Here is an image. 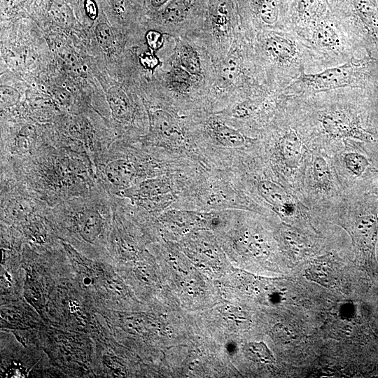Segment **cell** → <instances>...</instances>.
I'll return each instance as SVG.
<instances>
[{
    "mask_svg": "<svg viewBox=\"0 0 378 378\" xmlns=\"http://www.w3.org/2000/svg\"><path fill=\"white\" fill-rule=\"evenodd\" d=\"M368 62L353 57L349 60L317 73L302 71L286 88L296 92H328L358 87L365 79Z\"/></svg>",
    "mask_w": 378,
    "mask_h": 378,
    "instance_id": "8992f818",
    "label": "cell"
},
{
    "mask_svg": "<svg viewBox=\"0 0 378 378\" xmlns=\"http://www.w3.org/2000/svg\"><path fill=\"white\" fill-rule=\"evenodd\" d=\"M1 174L13 178L22 190L50 207L87 195L99 186L87 152L61 137L24 158L1 160Z\"/></svg>",
    "mask_w": 378,
    "mask_h": 378,
    "instance_id": "6da1fadb",
    "label": "cell"
},
{
    "mask_svg": "<svg viewBox=\"0 0 378 378\" xmlns=\"http://www.w3.org/2000/svg\"><path fill=\"white\" fill-rule=\"evenodd\" d=\"M99 185L116 195L149 178L186 170V160H174L138 139H116L94 163Z\"/></svg>",
    "mask_w": 378,
    "mask_h": 378,
    "instance_id": "7a4b0ae2",
    "label": "cell"
},
{
    "mask_svg": "<svg viewBox=\"0 0 378 378\" xmlns=\"http://www.w3.org/2000/svg\"><path fill=\"white\" fill-rule=\"evenodd\" d=\"M85 10L87 15L91 20H94L97 16V8L93 0H85Z\"/></svg>",
    "mask_w": 378,
    "mask_h": 378,
    "instance_id": "d4e9b609",
    "label": "cell"
},
{
    "mask_svg": "<svg viewBox=\"0 0 378 378\" xmlns=\"http://www.w3.org/2000/svg\"><path fill=\"white\" fill-rule=\"evenodd\" d=\"M169 0H150V4L154 8H159L163 6Z\"/></svg>",
    "mask_w": 378,
    "mask_h": 378,
    "instance_id": "83f0119b",
    "label": "cell"
},
{
    "mask_svg": "<svg viewBox=\"0 0 378 378\" xmlns=\"http://www.w3.org/2000/svg\"><path fill=\"white\" fill-rule=\"evenodd\" d=\"M49 12L52 19L60 24L69 26L74 20L71 9L62 0H55Z\"/></svg>",
    "mask_w": 378,
    "mask_h": 378,
    "instance_id": "ffe728a7",
    "label": "cell"
},
{
    "mask_svg": "<svg viewBox=\"0 0 378 378\" xmlns=\"http://www.w3.org/2000/svg\"><path fill=\"white\" fill-rule=\"evenodd\" d=\"M313 176L318 187L327 189L331 183V174L326 160L322 157H316L313 163Z\"/></svg>",
    "mask_w": 378,
    "mask_h": 378,
    "instance_id": "d6986e66",
    "label": "cell"
},
{
    "mask_svg": "<svg viewBox=\"0 0 378 378\" xmlns=\"http://www.w3.org/2000/svg\"><path fill=\"white\" fill-rule=\"evenodd\" d=\"M95 34L100 46L107 50H109L114 41L112 29L105 22L99 23L95 29Z\"/></svg>",
    "mask_w": 378,
    "mask_h": 378,
    "instance_id": "44dd1931",
    "label": "cell"
},
{
    "mask_svg": "<svg viewBox=\"0 0 378 378\" xmlns=\"http://www.w3.org/2000/svg\"><path fill=\"white\" fill-rule=\"evenodd\" d=\"M106 99L114 121L125 127L134 122L136 109L122 88L117 86L111 88L106 93Z\"/></svg>",
    "mask_w": 378,
    "mask_h": 378,
    "instance_id": "7c38bea8",
    "label": "cell"
},
{
    "mask_svg": "<svg viewBox=\"0 0 378 378\" xmlns=\"http://www.w3.org/2000/svg\"><path fill=\"white\" fill-rule=\"evenodd\" d=\"M20 94L18 92L8 86H2L1 88V108H7L15 105L20 100Z\"/></svg>",
    "mask_w": 378,
    "mask_h": 378,
    "instance_id": "7402d4cb",
    "label": "cell"
},
{
    "mask_svg": "<svg viewBox=\"0 0 378 378\" xmlns=\"http://www.w3.org/2000/svg\"><path fill=\"white\" fill-rule=\"evenodd\" d=\"M278 148L282 160L288 167L297 166L304 151L301 139L292 129L287 130L279 138Z\"/></svg>",
    "mask_w": 378,
    "mask_h": 378,
    "instance_id": "4fadbf2b",
    "label": "cell"
},
{
    "mask_svg": "<svg viewBox=\"0 0 378 378\" xmlns=\"http://www.w3.org/2000/svg\"><path fill=\"white\" fill-rule=\"evenodd\" d=\"M347 169L356 176H362L370 166L369 159L360 153H347L344 157Z\"/></svg>",
    "mask_w": 378,
    "mask_h": 378,
    "instance_id": "ac0fdd59",
    "label": "cell"
},
{
    "mask_svg": "<svg viewBox=\"0 0 378 378\" xmlns=\"http://www.w3.org/2000/svg\"><path fill=\"white\" fill-rule=\"evenodd\" d=\"M243 351L248 359L256 363L267 364L274 360L271 351L262 342L248 343L244 346Z\"/></svg>",
    "mask_w": 378,
    "mask_h": 378,
    "instance_id": "e0dca14e",
    "label": "cell"
},
{
    "mask_svg": "<svg viewBox=\"0 0 378 378\" xmlns=\"http://www.w3.org/2000/svg\"><path fill=\"white\" fill-rule=\"evenodd\" d=\"M112 196L99 185L90 193L50 207L48 217L80 241L97 243L113 220Z\"/></svg>",
    "mask_w": 378,
    "mask_h": 378,
    "instance_id": "5b68a950",
    "label": "cell"
},
{
    "mask_svg": "<svg viewBox=\"0 0 378 378\" xmlns=\"http://www.w3.org/2000/svg\"><path fill=\"white\" fill-rule=\"evenodd\" d=\"M110 4L118 15H121L125 11V5L126 0H109Z\"/></svg>",
    "mask_w": 378,
    "mask_h": 378,
    "instance_id": "4316f807",
    "label": "cell"
},
{
    "mask_svg": "<svg viewBox=\"0 0 378 378\" xmlns=\"http://www.w3.org/2000/svg\"><path fill=\"white\" fill-rule=\"evenodd\" d=\"M146 40L149 46L153 50L160 48L162 43V37L158 31L150 30L146 35Z\"/></svg>",
    "mask_w": 378,
    "mask_h": 378,
    "instance_id": "603a6c76",
    "label": "cell"
},
{
    "mask_svg": "<svg viewBox=\"0 0 378 378\" xmlns=\"http://www.w3.org/2000/svg\"><path fill=\"white\" fill-rule=\"evenodd\" d=\"M351 234L362 260L368 266L375 261L378 237V196L368 195L354 205Z\"/></svg>",
    "mask_w": 378,
    "mask_h": 378,
    "instance_id": "ba28073f",
    "label": "cell"
},
{
    "mask_svg": "<svg viewBox=\"0 0 378 378\" xmlns=\"http://www.w3.org/2000/svg\"><path fill=\"white\" fill-rule=\"evenodd\" d=\"M195 78H197L192 76L179 64L173 67L167 76L172 91L178 93L188 92Z\"/></svg>",
    "mask_w": 378,
    "mask_h": 378,
    "instance_id": "2e32d148",
    "label": "cell"
},
{
    "mask_svg": "<svg viewBox=\"0 0 378 378\" xmlns=\"http://www.w3.org/2000/svg\"><path fill=\"white\" fill-rule=\"evenodd\" d=\"M255 59L270 76L272 85H288L304 71L310 59H317L312 49L296 34L286 29L258 32Z\"/></svg>",
    "mask_w": 378,
    "mask_h": 378,
    "instance_id": "277c9868",
    "label": "cell"
},
{
    "mask_svg": "<svg viewBox=\"0 0 378 378\" xmlns=\"http://www.w3.org/2000/svg\"><path fill=\"white\" fill-rule=\"evenodd\" d=\"M255 187L260 197L281 215L289 216L293 212V204L278 183L264 178L256 181Z\"/></svg>",
    "mask_w": 378,
    "mask_h": 378,
    "instance_id": "8fae6325",
    "label": "cell"
},
{
    "mask_svg": "<svg viewBox=\"0 0 378 378\" xmlns=\"http://www.w3.org/2000/svg\"><path fill=\"white\" fill-rule=\"evenodd\" d=\"M60 58L69 69L74 71L78 69V64L76 58L69 51L64 50L61 52Z\"/></svg>",
    "mask_w": 378,
    "mask_h": 378,
    "instance_id": "cb8c5ba5",
    "label": "cell"
},
{
    "mask_svg": "<svg viewBox=\"0 0 378 378\" xmlns=\"http://www.w3.org/2000/svg\"><path fill=\"white\" fill-rule=\"evenodd\" d=\"M258 207L226 170L204 167L190 178L171 208L200 211H256Z\"/></svg>",
    "mask_w": 378,
    "mask_h": 378,
    "instance_id": "3957f363",
    "label": "cell"
},
{
    "mask_svg": "<svg viewBox=\"0 0 378 378\" xmlns=\"http://www.w3.org/2000/svg\"><path fill=\"white\" fill-rule=\"evenodd\" d=\"M157 58L150 54L142 55L141 61L143 65L148 69H153L157 65Z\"/></svg>",
    "mask_w": 378,
    "mask_h": 378,
    "instance_id": "484cf974",
    "label": "cell"
},
{
    "mask_svg": "<svg viewBox=\"0 0 378 378\" xmlns=\"http://www.w3.org/2000/svg\"><path fill=\"white\" fill-rule=\"evenodd\" d=\"M177 62L179 65L195 78L202 74L200 55L190 45L182 44L178 48Z\"/></svg>",
    "mask_w": 378,
    "mask_h": 378,
    "instance_id": "5bb4252c",
    "label": "cell"
},
{
    "mask_svg": "<svg viewBox=\"0 0 378 378\" xmlns=\"http://www.w3.org/2000/svg\"><path fill=\"white\" fill-rule=\"evenodd\" d=\"M191 6V0H172L164 8L162 18L172 25L181 24L187 18Z\"/></svg>",
    "mask_w": 378,
    "mask_h": 378,
    "instance_id": "9a60e30c",
    "label": "cell"
},
{
    "mask_svg": "<svg viewBox=\"0 0 378 378\" xmlns=\"http://www.w3.org/2000/svg\"><path fill=\"white\" fill-rule=\"evenodd\" d=\"M319 122L324 133L329 137L351 138L370 143L375 141L373 134L363 127L355 118L341 110L323 113Z\"/></svg>",
    "mask_w": 378,
    "mask_h": 378,
    "instance_id": "9c48e42d",
    "label": "cell"
},
{
    "mask_svg": "<svg viewBox=\"0 0 378 378\" xmlns=\"http://www.w3.org/2000/svg\"><path fill=\"white\" fill-rule=\"evenodd\" d=\"M289 29L294 33L309 27L331 10L329 0H288Z\"/></svg>",
    "mask_w": 378,
    "mask_h": 378,
    "instance_id": "30bf717a",
    "label": "cell"
},
{
    "mask_svg": "<svg viewBox=\"0 0 378 378\" xmlns=\"http://www.w3.org/2000/svg\"><path fill=\"white\" fill-rule=\"evenodd\" d=\"M295 34L312 49L317 59H341L344 63L352 57L349 53L347 32L332 10Z\"/></svg>",
    "mask_w": 378,
    "mask_h": 378,
    "instance_id": "52a82bcc",
    "label": "cell"
}]
</instances>
